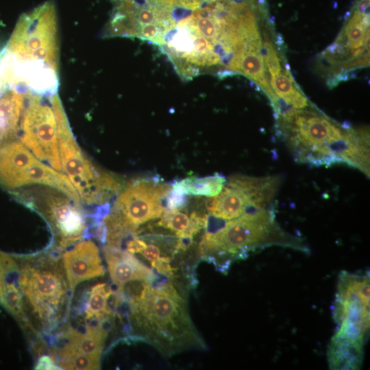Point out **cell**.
Instances as JSON below:
<instances>
[{
  "instance_id": "8fae6325",
  "label": "cell",
  "mask_w": 370,
  "mask_h": 370,
  "mask_svg": "<svg viewBox=\"0 0 370 370\" xmlns=\"http://www.w3.org/2000/svg\"><path fill=\"white\" fill-rule=\"evenodd\" d=\"M18 284L40 319L52 321L58 317L67 286L62 271L55 262L25 265L21 271Z\"/></svg>"
},
{
  "instance_id": "83f0119b",
  "label": "cell",
  "mask_w": 370,
  "mask_h": 370,
  "mask_svg": "<svg viewBox=\"0 0 370 370\" xmlns=\"http://www.w3.org/2000/svg\"><path fill=\"white\" fill-rule=\"evenodd\" d=\"M147 246L146 243L139 237L134 236L127 243L126 251L133 254L142 253Z\"/></svg>"
},
{
  "instance_id": "52a82bcc",
  "label": "cell",
  "mask_w": 370,
  "mask_h": 370,
  "mask_svg": "<svg viewBox=\"0 0 370 370\" xmlns=\"http://www.w3.org/2000/svg\"><path fill=\"white\" fill-rule=\"evenodd\" d=\"M282 182L280 175H232L221 192L209 201L208 211L214 218L229 221L246 212L270 207Z\"/></svg>"
},
{
  "instance_id": "cb8c5ba5",
  "label": "cell",
  "mask_w": 370,
  "mask_h": 370,
  "mask_svg": "<svg viewBox=\"0 0 370 370\" xmlns=\"http://www.w3.org/2000/svg\"><path fill=\"white\" fill-rule=\"evenodd\" d=\"M262 58L271 76L280 74L282 68L279 58L272 43L269 40H266L264 42Z\"/></svg>"
},
{
  "instance_id": "6da1fadb",
  "label": "cell",
  "mask_w": 370,
  "mask_h": 370,
  "mask_svg": "<svg viewBox=\"0 0 370 370\" xmlns=\"http://www.w3.org/2000/svg\"><path fill=\"white\" fill-rule=\"evenodd\" d=\"M59 52L57 10L49 0L20 16L1 52L6 83L41 95L57 94Z\"/></svg>"
},
{
  "instance_id": "7a4b0ae2",
  "label": "cell",
  "mask_w": 370,
  "mask_h": 370,
  "mask_svg": "<svg viewBox=\"0 0 370 370\" xmlns=\"http://www.w3.org/2000/svg\"><path fill=\"white\" fill-rule=\"evenodd\" d=\"M278 118L277 134L297 162L314 166L345 164L369 175L367 130L299 109L288 110Z\"/></svg>"
},
{
  "instance_id": "2e32d148",
  "label": "cell",
  "mask_w": 370,
  "mask_h": 370,
  "mask_svg": "<svg viewBox=\"0 0 370 370\" xmlns=\"http://www.w3.org/2000/svg\"><path fill=\"white\" fill-rule=\"evenodd\" d=\"M364 343L333 336L328 350L331 369H358L362 365Z\"/></svg>"
},
{
  "instance_id": "44dd1931",
  "label": "cell",
  "mask_w": 370,
  "mask_h": 370,
  "mask_svg": "<svg viewBox=\"0 0 370 370\" xmlns=\"http://www.w3.org/2000/svg\"><path fill=\"white\" fill-rule=\"evenodd\" d=\"M112 294V291L105 283L92 286L85 310L86 318L100 319L108 312V300Z\"/></svg>"
},
{
  "instance_id": "4fadbf2b",
  "label": "cell",
  "mask_w": 370,
  "mask_h": 370,
  "mask_svg": "<svg viewBox=\"0 0 370 370\" xmlns=\"http://www.w3.org/2000/svg\"><path fill=\"white\" fill-rule=\"evenodd\" d=\"M104 252L111 279L119 288L130 281L153 280V271L128 251L108 245Z\"/></svg>"
},
{
  "instance_id": "9c48e42d",
  "label": "cell",
  "mask_w": 370,
  "mask_h": 370,
  "mask_svg": "<svg viewBox=\"0 0 370 370\" xmlns=\"http://www.w3.org/2000/svg\"><path fill=\"white\" fill-rule=\"evenodd\" d=\"M332 314L338 325L334 336L365 343L370 320L369 273H340Z\"/></svg>"
},
{
  "instance_id": "ffe728a7",
  "label": "cell",
  "mask_w": 370,
  "mask_h": 370,
  "mask_svg": "<svg viewBox=\"0 0 370 370\" xmlns=\"http://www.w3.org/2000/svg\"><path fill=\"white\" fill-rule=\"evenodd\" d=\"M369 14L362 13L357 8L345 26L346 45L354 56H358L363 51L362 48L365 41V29L369 27Z\"/></svg>"
},
{
  "instance_id": "f546056e",
  "label": "cell",
  "mask_w": 370,
  "mask_h": 370,
  "mask_svg": "<svg viewBox=\"0 0 370 370\" xmlns=\"http://www.w3.org/2000/svg\"><path fill=\"white\" fill-rule=\"evenodd\" d=\"M141 254L147 260L152 262L160 257L161 250L157 245L151 243L146 246Z\"/></svg>"
},
{
  "instance_id": "5b68a950",
  "label": "cell",
  "mask_w": 370,
  "mask_h": 370,
  "mask_svg": "<svg viewBox=\"0 0 370 370\" xmlns=\"http://www.w3.org/2000/svg\"><path fill=\"white\" fill-rule=\"evenodd\" d=\"M58 149L62 173L76 190L82 204L101 206L122 188L115 175L98 169L77 143L58 94L54 97Z\"/></svg>"
},
{
  "instance_id": "8992f818",
  "label": "cell",
  "mask_w": 370,
  "mask_h": 370,
  "mask_svg": "<svg viewBox=\"0 0 370 370\" xmlns=\"http://www.w3.org/2000/svg\"><path fill=\"white\" fill-rule=\"evenodd\" d=\"M13 194L26 206L40 214L51 225L61 247L82 238L86 231L84 213L79 204L62 191L47 186L31 185Z\"/></svg>"
},
{
  "instance_id": "4316f807",
  "label": "cell",
  "mask_w": 370,
  "mask_h": 370,
  "mask_svg": "<svg viewBox=\"0 0 370 370\" xmlns=\"http://www.w3.org/2000/svg\"><path fill=\"white\" fill-rule=\"evenodd\" d=\"M14 269L16 267L12 257L0 251V282L8 272Z\"/></svg>"
},
{
  "instance_id": "5bb4252c",
  "label": "cell",
  "mask_w": 370,
  "mask_h": 370,
  "mask_svg": "<svg viewBox=\"0 0 370 370\" xmlns=\"http://www.w3.org/2000/svg\"><path fill=\"white\" fill-rule=\"evenodd\" d=\"M29 92L9 88L0 94V144L18 134Z\"/></svg>"
},
{
  "instance_id": "7402d4cb",
  "label": "cell",
  "mask_w": 370,
  "mask_h": 370,
  "mask_svg": "<svg viewBox=\"0 0 370 370\" xmlns=\"http://www.w3.org/2000/svg\"><path fill=\"white\" fill-rule=\"evenodd\" d=\"M0 303L13 315L23 319V301L14 282H0Z\"/></svg>"
},
{
  "instance_id": "277c9868",
  "label": "cell",
  "mask_w": 370,
  "mask_h": 370,
  "mask_svg": "<svg viewBox=\"0 0 370 370\" xmlns=\"http://www.w3.org/2000/svg\"><path fill=\"white\" fill-rule=\"evenodd\" d=\"M288 247L304 252V241L282 230L275 220L274 206L246 212L229 220L212 232H206L199 245L204 259L224 272L231 263L270 246Z\"/></svg>"
},
{
  "instance_id": "603a6c76",
  "label": "cell",
  "mask_w": 370,
  "mask_h": 370,
  "mask_svg": "<svg viewBox=\"0 0 370 370\" xmlns=\"http://www.w3.org/2000/svg\"><path fill=\"white\" fill-rule=\"evenodd\" d=\"M161 217L157 225L174 232L177 237L186 231L190 222V217L177 209H166Z\"/></svg>"
},
{
  "instance_id": "d4e9b609",
  "label": "cell",
  "mask_w": 370,
  "mask_h": 370,
  "mask_svg": "<svg viewBox=\"0 0 370 370\" xmlns=\"http://www.w3.org/2000/svg\"><path fill=\"white\" fill-rule=\"evenodd\" d=\"M165 201L166 209L179 210L185 206L187 199L186 195L181 194L171 188L165 198Z\"/></svg>"
},
{
  "instance_id": "7c38bea8",
  "label": "cell",
  "mask_w": 370,
  "mask_h": 370,
  "mask_svg": "<svg viewBox=\"0 0 370 370\" xmlns=\"http://www.w3.org/2000/svg\"><path fill=\"white\" fill-rule=\"evenodd\" d=\"M62 262L69 288L80 282L104 274L99 250L90 241H82L63 254Z\"/></svg>"
},
{
  "instance_id": "9a60e30c",
  "label": "cell",
  "mask_w": 370,
  "mask_h": 370,
  "mask_svg": "<svg viewBox=\"0 0 370 370\" xmlns=\"http://www.w3.org/2000/svg\"><path fill=\"white\" fill-rule=\"evenodd\" d=\"M106 334L101 327L88 326L86 332L70 330L66 341L58 351L59 360L75 356L101 358Z\"/></svg>"
},
{
  "instance_id": "f1b7e54d",
  "label": "cell",
  "mask_w": 370,
  "mask_h": 370,
  "mask_svg": "<svg viewBox=\"0 0 370 370\" xmlns=\"http://www.w3.org/2000/svg\"><path fill=\"white\" fill-rule=\"evenodd\" d=\"M36 369H62L60 366L56 365L53 360V358L49 356H42L38 359V361L35 367Z\"/></svg>"
},
{
  "instance_id": "4dcf8cb0",
  "label": "cell",
  "mask_w": 370,
  "mask_h": 370,
  "mask_svg": "<svg viewBox=\"0 0 370 370\" xmlns=\"http://www.w3.org/2000/svg\"><path fill=\"white\" fill-rule=\"evenodd\" d=\"M1 53H0V94L5 91L9 87L4 83L1 71Z\"/></svg>"
},
{
  "instance_id": "484cf974",
  "label": "cell",
  "mask_w": 370,
  "mask_h": 370,
  "mask_svg": "<svg viewBox=\"0 0 370 370\" xmlns=\"http://www.w3.org/2000/svg\"><path fill=\"white\" fill-rule=\"evenodd\" d=\"M170 260L171 258L169 256H160L151 262V264L160 274L170 277L174 274V268L171 266Z\"/></svg>"
},
{
  "instance_id": "3957f363",
  "label": "cell",
  "mask_w": 370,
  "mask_h": 370,
  "mask_svg": "<svg viewBox=\"0 0 370 370\" xmlns=\"http://www.w3.org/2000/svg\"><path fill=\"white\" fill-rule=\"evenodd\" d=\"M130 301V318L136 334L162 354L206 349L188 312L185 297L171 282L153 286L143 281Z\"/></svg>"
},
{
  "instance_id": "ac0fdd59",
  "label": "cell",
  "mask_w": 370,
  "mask_h": 370,
  "mask_svg": "<svg viewBox=\"0 0 370 370\" xmlns=\"http://www.w3.org/2000/svg\"><path fill=\"white\" fill-rule=\"evenodd\" d=\"M226 181L225 176L219 173L203 177L192 176L173 182L171 188L186 195L212 197L221 192Z\"/></svg>"
},
{
  "instance_id": "e0dca14e",
  "label": "cell",
  "mask_w": 370,
  "mask_h": 370,
  "mask_svg": "<svg viewBox=\"0 0 370 370\" xmlns=\"http://www.w3.org/2000/svg\"><path fill=\"white\" fill-rule=\"evenodd\" d=\"M232 64L238 71L254 80L269 96L273 107L278 103V97L273 92L265 79L264 66L261 50L247 48L243 51L234 54Z\"/></svg>"
},
{
  "instance_id": "ba28073f",
  "label": "cell",
  "mask_w": 370,
  "mask_h": 370,
  "mask_svg": "<svg viewBox=\"0 0 370 370\" xmlns=\"http://www.w3.org/2000/svg\"><path fill=\"white\" fill-rule=\"evenodd\" d=\"M53 95L29 92L18 132L21 142L39 160L61 171Z\"/></svg>"
},
{
  "instance_id": "d6986e66",
  "label": "cell",
  "mask_w": 370,
  "mask_h": 370,
  "mask_svg": "<svg viewBox=\"0 0 370 370\" xmlns=\"http://www.w3.org/2000/svg\"><path fill=\"white\" fill-rule=\"evenodd\" d=\"M271 86L275 91V95L278 96V99H280L278 116L284 112V106L288 110L304 109L308 106L307 98L296 88L293 80L287 75L280 73L271 76Z\"/></svg>"
},
{
  "instance_id": "30bf717a",
  "label": "cell",
  "mask_w": 370,
  "mask_h": 370,
  "mask_svg": "<svg viewBox=\"0 0 370 370\" xmlns=\"http://www.w3.org/2000/svg\"><path fill=\"white\" fill-rule=\"evenodd\" d=\"M171 185L160 182L157 177L138 178L127 182L118 193L109 214L130 234L139 225L161 217L163 200Z\"/></svg>"
}]
</instances>
